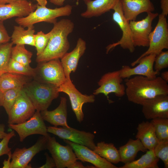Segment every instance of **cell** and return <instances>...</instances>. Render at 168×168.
I'll return each instance as SVG.
<instances>
[{
    "label": "cell",
    "instance_id": "30",
    "mask_svg": "<svg viewBox=\"0 0 168 168\" xmlns=\"http://www.w3.org/2000/svg\"><path fill=\"white\" fill-rule=\"evenodd\" d=\"M32 53L26 49L25 45L16 44L12 47L11 58L26 66H30Z\"/></svg>",
    "mask_w": 168,
    "mask_h": 168
},
{
    "label": "cell",
    "instance_id": "1",
    "mask_svg": "<svg viewBox=\"0 0 168 168\" xmlns=\"http://www.w3.org/2000/svg\"><path fill=\"white\" fill-rule=\"evenodd\" d=\"M125 94L129 101L142 105L147 100L159 95H168L167 83L161 77L150 79L137 75L125 80Z\"/></svg>",
    "mask_w": 168,
    "mask_h": 168
},
{
    "label": "cell",
    "instance_id": "17",
    "mask_svg": "<svg viewBox=\"0 0 168 168\" xmlns=\"http://www.w3.org/2000/svg\"><path fill=\"white\" fill-rule=\"evenodd\" d=\"M63 141L72 147L78 159L82 162L90 163L97 168H118L86 146L67 140H63Z\"/></svg>",
    "mask_w": 168,
    "mask_h": 168
},
{
    "label": "cell",
    "instance_id": "40",
    "mask_svg": "<svg viewBox=\"0 0 168 168\" xmlns=\"http://www.w3.org/2000/svg\"><path fill=\"white\" fill-rule=\"evenodd\" d=\"M44 155L46 159V162L44 165L39 168H53L56 167L55 161L53 158L50 157L47 152H45Z\"/></svg>",
    "mask_w": 168,
    "mask_h": 168
},
{
    "label": "cell",
    "instance_id": "35",
    "mask_svg": "<svg viewBox=\"0 0 168 168\" xmlns=\"http://www.w3.org/2000/svg\"><path fill=\"white\" fill-rule=\"evenodd\" d=\"M156 156L163 162L164 167L168 168V140L159 141L153 149Z\"/></svg>",
    "mask_w": 168,
    "mask_h": 168
},
{
    "label": "cell",
    "instance_id": "14",
    "mask_svg": "<svg viewBox=\"0 0 168 168\" xmlns=\"http://www.w3.org/2000/svg\"><path fill=\"white\" fill-rule=\"evenodd\" d=\"M123 79L120 76L119 70L105 74L98 82L99 87L94 91L93 94H103L106 96L110 103L112 102L109 99L108 95L110 93H114L119 97L125 94L126 87L122 83Z\"/></svg>",
    "mask_w": 168,
    "mask_h": 168
},
{
    "label": "cell",
    "instance_id": "34",
    "mask_svg": "<svg viewBox=\"0 0 168 168\" xmlns=\"http://www.w3.org/2000/svg\"><path fill=\"white\" fill-rule=\"evenodd\" d=\"M8 72L14 73L33 77L34 68L26 66L10 58L8 67Z\"/></svg>",
    "mask_w": 168,
    "mask_h": 168
},
{
    "label": "cell",
    "instance_id": "8",
    "mask_svg": "<svg viewBox=\"0 0 168 168\" xmlns=\"http://www.w3.org/2000/svg\"><path fill=\"white\" fill-rule=\"evenodd\" d=\"M114 12L112 18L113 21L119 26L122 31V36L118 42L110 44L106 47V53L108 54L110 50L116 46L119 45L124 49H128L130 52H133L135 47L133 44L131 30L129 21L124 17L122 10L121 0L114 7Z\"/></svg>",
    "mask_w": 168,
    "mask_h": 168
},
{
    "label": "cell",
    "instance_id": "45",
    "mask_svg": "<svg viewBox=\"0 0 168 168\" xmlns=\"http://www.w3.org/2000/svg\"><path fill=\"white\" fill-rule=\"evenodd\" d=\"M12 154L11 153L8 155V159L7 160H5L3 162V168H10L11 165L10 160L12 158Z\"/></svg>",
    "mask_w": 168,
    "mask_h": 168
},
{
    "label": "cell",
    "instance_id": "2",
    "mask_svg": "<svg viewBox=\"0 0 168 168\" xmlns=\"http://www.w3.org/2000/svg\"><path fill=\"white\" fill-rule=\"evenodd\" d=\"M74 27V23L69 19H63L54 23L50 31L51 35L47 45L43 52L37 56L36 62L39 63L61 59L69 49L68 36Z\"/></svg>",
    "mask_w": 168,
    "mask_h": 168
},
{
    "label": "cell",
    "instance_id": "46",
    "mask_svg": "<svg viewBox=\"0 0 168 168\" xmlns=\"http://www.w3.org/2000/svg\"><path fill=\"white\" fill-rule=\"evenodd\" d=\"M161 77L162 79L166 82H168V71H165L163 72L161 74Z\"/></svg>",
    "mask_w": 168,
    "mask_h": 168
},
{
    "label": "cell",
    "instance_id": "42",
    "mask_svg": "<svg viewBox=\"0 0 168 168\" xmlns=\"http://www.w3.org/2000/svg\"><path fill=\"white\" fill-rule=\"evenodd\" d=\"M96 168L95 166H84L82 163L80 162L77 161H75L72 165H71L69 168Z\"/></svg>",
    "mask_w": 168,
    "mask_h": 168
},
{
    "label": "cell",
    "instance_id": "32",
    "mask_svg": "<svg viewBox=\"0 0 168 168\" xmlns=\"http://www.w3.org/2000/svg\"><path fill=\"white\" fill-rule=\"evenodd\" d=\"M154 126L156 136L159 141L168 140V118H158L150 122Z\"/></svg>",
    "mask_w": 168,
    "mask_h": 168
},
{
    "label": "cell",
    "instance_id": "3",
    "mask_svg": "<svg viewBox=\"0 0 168 168\" xmlns=\"http://www.w3.org/2000/svg\"><path fill=\"white\" fill-rule=\"evenodd\" d=\"M58 88L54 85L34 80L27 82L22 89L35 110L41 112L47 110L53 100L58 97Z\"/></svg>",
    "mask_w": 168,
    "mask_h": 168
},
{
    "label": "cell",
    "instance_id": "47",
    "mask_svg": "<svg viewBox=\"0 0 168 168\" xmlns=\"http://www.w3.org/2000/svg\"><path fill=\"white\" fill-rule=\"evenodd\" d=\"M21 0H0V5L12 3Z\"/></svg>",
    "mask_w": 168,
    "mask_h": 168
},
{
    "label": "cell",
    "instance_id": "37",
    "mask_svg": "<svg viewBox=\"0 0 168 168\" xmlns=\"http://www.w3.org/2000/svg\"><path fill=\"white\" fill-rule=\"evenodd\" d=\"M154 70L158 72L168 67V51H162L156 55L154 60Z\"/></svg>",
    "mask_w": 168,
    "mask_h": 168
},
{
    "label": "cell",
    "instance_id": "23",
    "mask_svg": "<svg viewBox=\"0 0 168 168\" xmlns=\"http://www.w3.org/2000/svg\"><path fill=\"white\" fill-rule=\"evenodd\" d=\"M120 0H83L86 10L81 13L82 17L91 18L100 16L113 9Z\"/></svg>",
    "mask_w": 168,
    "mask_h": 168
},
{
    "label": "cell",
    "instance_id": "15",
    "mask_svg": "<svg viewBox=\"0 0 168 168\" xmlns=\"http://www.w3.org/2000/svg\"><path fill=\"white\" fill-rule=\"evenodd\" d=\"M35 110L32 103L22 89L8 115V123L14 124L24 122L32 116Z\"/></svg>",
    "mask_w": 168,
    "mask_h": 168
},
{
    "label": "cell",
    "instance_id": "49",
    "mask_svg": "<svg viewBox=\"0 0 168 168\" xmlns=\"http://www.w3.org/2000/svg\"><path fill=\"white\" fill-rule=\"evenodd\" d=\"M3 101V92L0 90V106H2Z\"/></svg>",
    "mask_w": 168,
    "mask_h": 168
},
{
    "label": "cell",
    "instance_id": "7",
    "mask_svg": "<svg viewBox=\"0 0 168 168\" xmlns=\"http://www.w3.org/2000/svg\"><path fill=\"white\" fill-rule=\"evenodd\" d=\"M58 91L59 92H63L68 96L77 120L79 123L82 122L84 118L82 106L85 103L94 102L95 100V95L82 94L77 89L71 79L66 80L58 87Z\"/></svg>",
    "mask_w": 168,
    "mask_h": 168
},
{
    "label": "cell",
    "instance_id": "6",
    "mask_svg": "<svg viewBox=\"0 0 168 168\" xmlns=\"http://www.w3.org/2000/svg\"><path fill=\"white\" fill-rule=\"evenodd\" d=\"M158 22L149 36L148 49L131 65L133 67L142 58L151 54H157L164 49H168V28L166 17L161 13L159 15Z\"/></svg>",
    "mask_w": 168,
    "mask_h": 168
},
{
    "label": "cell",
    "instance_id": "26",
    "mask_svg": "<svg viewBox=\"0 0 168 168\" xmlns=\"http://www.w3.org/2000/svg\"><path fill=\"white\" fill-rule=\"evenodd\" d=\"M13 30L11 37V40L13 44L28 45L35 46V33L34 26L24 27L19 25L14 26Z\"/></svg>",
    "mask_w": 168,
    "mask_h": 168
},
{
    "label": "cell",
    "instance_id": "25",
    "mask_svg": "<svg viewBox=\"0 0 168 168\" xmlns=\"http://www.w3.org/2000/svg\"><path fill=\"white\" fill-rule=\"evenodd\" d=\"M147 150L139 139H129L126 144L120 147L118 150L120 162L124 164L131 162L135 160L138 152H145Z\"/></svg>",
    "mask_w": 168,
    "mask_h": 168
},
{
    "label": "cell",
    "instance_id": "39",
    "mask_svg": "<svg viewBox=\"0 0 168 168\" xmlns=\"http://www.w3.org/2000/svg\"><path fill=\"white\" fill-rule=\"evenodd\" d=\"M11 39L4 25L3 21L0 20V44L9 42Z\"/></svg>",
    "mask_w": 168,
    "mask_h": 168
},
{
    "label": "cell",
    "instance_id": "10",
    "mask_svg": "<svg viewBox=\"0 0 168 168\" xmlns=\"http://www.w3.org/2000/svg\"><path fill=\"white\" fill-rule=\"evenodd\" d=\"M46 148L51 154L57 168H69L78 159L72 147L64 146L57 142L54 137H48Z\"/></svg>",
    "mask_w": 168,
    "mask_h": 168
},
{
    "label": "cell",
    "instance_id": "4",
    "mask_svg": "<svg viewBox=\"0 0 168 168\" xmlns=\"http://www.w3.org/2000/svg\"><path fill=\"white\" fill-rule=\"evenodd\" d=\"M72 10V6L69 4L54 9L38 4L34 11L26 16L17 17L15 21L24 28L33 26L35 24L42 22L54 24L57 21V18L70 16Z\"/></svg>",
    "mask_w": 168,
    "mask_h": 168
},
{
    "label": "cell",
    "instance_id": "9",
    "mask_svg": "<svg viewBox=\"0 0 168 168\" xmlns=\"http://www.w3.org/2000/svg\"><path fill=\"white\" fill-rule=\"evenodd\" d=\"M48 132L55 135L61 139L86 146L93 150L96 146L94 134L90 132L80 131L71 128L47 127Z\"/></svg>",
    "mask_w": 168,
    "mask_h": 168
},
{
    "label": "cell",
    "instance_id": "16",
    "mask_svg": "<svg viewBox=\"0 0 168 168\" xmlns=\"http://www.w3.org/2000/svg\"><path fill=\"white\" fill-rule=\"evenodd\" d=\"M156 54H151L141 58L138 62V65L131 68L128 65L123 66L119 70L120 76L122 79L128 78L133 75H140L153 79L160 74L155 71L153 65Z\"/></svg>",
    "mask_w": 168,
    "mask_h": 168
},
{
    "label": "cell",
    "instance_id": "36",
    "mask_svg": "<svg viewBox=\"0 0 168 168\" xmlns=\"http://www.w3.org/2000/svg\"><path fill=\"white\" fill-rule=\"evenodd\" d=\"M50 35V31L45 34L42 31L38 32L35 34V46L36 50L37 56L41 54L45 49Z\"/></svg>",
    "mask_w": 168,
    "mask_h": 168
},
{
    "label": "cell",
    "instance_id": "27",
    "mask_svg": "<svg viewBox=\"0 0 168 168\" xmlns=\"http://www.w3.org/2000/svg\"><path fill=\"white\" fill-rule=\"evenodd\" d=\"M30 77L14 73H3L0 75V90L3 92L8 89L23 86L30 81Z\"/></svg>",
    "mask_w": 168,
    "mask_h": 168
},
{
    "label": "cell",
    "instance_id": "48",
    "mask_svg": "<svg viewBox=\"0 0 168 168\" xmlns=\"http://www.w3.org/2000/svg\"><path fill=\"white\" fill-rule=\"evenodd\" d=\"M38 4L40 6H46L47 4V0H35Z\"/></svg>",
    "mask_w": 168,
    "mask_h": 168
},
{
    "label": "cell",
    "instance_id": "29",
    "mask_svg": "<svg viewBox=\"0 0 168 168\" xmlns=\"http://www.w3.org/2000/svg\"><path fill=\"white\" fill-rule=\"evenodd\" d=\"M159 158L155 155L153 150H148L139 159L125 164L119 168H158Z\"/></svg>",
    "mask_w": 168,
    "mask_h": 168
},
{
    "label": "cell",
    "instance_id": "28",
    "mask_svg": "<svg viewBox=\"0 0 168 168\" xmlns=\"http://www.w3.org/2000/svg\"><path fill=\"white\" fill-rule=\"evenodd\" d=\"M93 151L111 163L117 164L120 162L119 150L112 143H106L104 141L98 142Z\"/></svg>",
    "mask_w": 168,
    "mask_h": 168
},
{
    "label": "cell",
    "instance_id": "38",
    "mask_svg": "<svg viewBox=\"0 0 168 168\" xmlns=\"http://www.w3.org/2000/svg\"><path fill=\"white\" fill-rule=\"evenodd\" d=\"M15 136L14 130L7 133V135L0 142V157L4 155H8L12 153L11 148L8 144L10 139Z\"/></svg>",
    "mask_w": 168,
    "mask_h": 168
},
{
    "label": "cell",
    "instance_id": "19",
    "mask_svg": "<svg viewBox=\"0 0 168 168\" xmlns=\"http://www.w3.org/2000/svg\"><path fill=\"white\" fill-rule=\"evenodd\" d=\"M37 4L27 0L19 1L0 5V20L4 21L17 17H25L34 11Z\"/></svg>",
    "mask_w": 168,
    "mask_h": 168
},
{
    "label": "cell",
    "instance_id": "22",
    "mask_svg": "<svg viewBox=\"0 0 168 168\" xmlns=\"http://www.w3.org/2000/svg\"><path fill=\"white\" fill-rule=\"evenodd\" d=\"M40 112L43 120L54 126L70 127L67 123V100L65 97H60V104L54 110L49 111L47 109Z\"/></svg>",
    "mask_w": 168,
    "mask_h": 168
},
{
    "label": "cell",
    "instance_id": "33",
    "mask_svg": "<svg viewBox=\"0 0 168 168\" xmlns=\"http://www.w3.org/2000/svg\"><path fill=\"white\" fill-rule=\"evenodd\" d=\"M23 86L8 89L3 92L2 106L8 115Z\"/></svg>",
    "mask_w": 168,
    "mask_h": 168
},
{
    "label": "cell",
    "instance_id": "18",
    "mask_svg": "<svg viewBox=\"0 0 168 168\" xmlns=\"http://www.w3.org/2000/svg\"><path fill=\"white\" fill-rule=\"evenodd\" d=\"M142 105V113L147 119L168 118V95H159L147 99Z\"/></svg>",
    "mask_w": 168,
    "mask_h": 168
},
{
    "label": "cell",
    "instance_id": "5",
    "mask_svg": "<svg viewBox=\"0 0 168 168\" xmlns=\"http://www.w3.org/2000/svg\"><path fill=\"white\" fill-rule=\"evenodd\" d=\"M33 77L38 82L51 84L58 87L66 80L59 59L38 63L36 67L34 68Z\"/></svg>",
    "mask_w": 168,
    "mask_h": 168
},
{
    "label": "cell",
    "instance_id": "11",
    "mask_svg": "<svg viewBox=\"0 0 168 168\" xmlns=\"http://www.w3.org/2000/svg\"><path fill=\"white\" fill-rule=\"evenodd\" d=\"M158 15L157 13L150 12L141 20L129 21L132 40L135 47H148L149 36L152 29V22Z\"/></svg>",
    "mask_w": 168,
    "mask_h": 168
},
{
    "label": "cell",
    "instance_id": "13",
    "mask_svg": "<svg viewBox=\"0 0 168 168\" xmlns=\"http://www.w3.org/2000/svg\"><path fill=\"white\" fill-rule=\"evenodd\" d=\"M9 127L18 134L21 142H22L28 136L32 135L40 134L48 136L46 126L40 111H36L29 119L23 123L9 124Z\"/></svg>",
    "mask_w": 168,
    "mask_h": 168
},
{
    "label": "cell",
    "instance_id": "21",
    "mask_svg": "<svg viewBox=\"0 0 168 168\" xmlns=\"http://www.w3.org/2000/svg\"><path fill=\"white\" fill-rule=\"evenodd\" d=\"M124 16L130 21L135 20L143 12H152L155 7L151 0H121Z\"/></svg>",
    "mask_w": 168,
    "mask_h": 168
},
{
    "label": "cell",
    "instance_id": "20",
    "mask_svg": "<svg viewBox=\"0 0 168 168\" xmlns=\"http://www.w3.org/2000/svg\"><path fill=\"white\" fill-rule=\"evenodd\" d=\"M86 49V43L82 38H79L75 48L71 52L66 53L61 58V62L67 80L71 79L70 74L77 70L80 58Z\"/></svg>",
    "mask_w": 168,
    "mask_h": 168
},
{
    "label": "cell",
    "instance_id": "12",
    "mask_svg": "<svg viewBox=\"0 0 168 168\" xmlns=\"http://www.w3.org/2000/svg\"><path fill=\"white\" fill-rule=\"evenodd\" d=\"M48 136H42L34 145L28 148L24 147L16 149L12 154L10 168H32L29 163L37 154L46 149Z\"/></svg>",
    "mask_w": 168,
    "mask_h": 168
},
{
    "label": "cell",
    "instance_id": "24",
    "mask_svg": "<svg viewBox=\"0 0 168 168\" xmlns=\"http://www.w3.org/2000/svg\"><path fill=\"white\" fill-rule=\"evenodd\" d=\"M137 129L136 138L140 140L147 150H153L159 141L152 123L149 121H143L138 124Z\"/></svg>",
    "mask_w": 168,
    "mask_h": 168
},
{
    "label": "cell",
    "instance_id": "44",
    "mask_svg": "<svg viewBox=\"0 0 168 168\" xmlns=\"http://www.w3.org/2000/svg\"><path fill=\"white\" fill-rule=\"evenodd\" d=\"M5 125L4 124H0V139H2L5 138L7 133L5 131Z\"/></svg>",
    "mask_w": 168,
    "mask_h": 168
},
{
    "label": "cell",
    "instance_id": "41",
    "mask_svg": "<svg viewBox=\"0 0 168 168\" xmlns=\"http://www.w3.org/2000/svg\"><path fill=\"white\" fill-rule=\"evenodd\" d=\"M161 14L166 17L168 14V0H161Z\"/></svg>",
    "mask_w": 168,
    "mask_h": 168
},
{
    "label": "cell",
    "instance_id": "31",
    "mask_svg": "<svg viewBox=\"0 0 168 168\" xmlns=\"http://www.w3.org/2000/svg\"><path fill=\"white\" fill-rule=\"evenodd\" d=\"M13 45L12 42L0 44V75L8 72V65L11 58Z\"/></svg>",
    "mask_w": 168,
    "mask_h": 168
},
{
    "label": "cell",
    "instance_id": "43",
    "mask_svg": "<svg viewBox=\"0 0 168 168\" xmlns=\"http://www.w3.org/2000/svg\"><path fill=\"white\" fill-rule=\"evenodd\" d=\"M65 0H49V2L51 3L59 6H62L64 4V3ZM77 1L76 4L78 5L79 0H76Z\"/></svg>",
    "mask_w": 168,
    "mask_h": 168
}]
</instances>
